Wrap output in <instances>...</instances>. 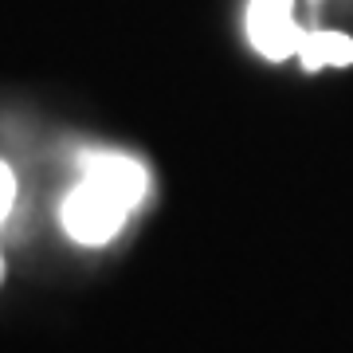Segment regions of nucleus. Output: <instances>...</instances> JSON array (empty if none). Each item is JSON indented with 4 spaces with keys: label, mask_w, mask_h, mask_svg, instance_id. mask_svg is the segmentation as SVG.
I'll return each mask as SVG.
<instances>
[{
    "label": "nucleus",
    "mask_w": 353,
    "mask_h": 353,
    "mask_svg": "<svg viewBox=\"0 0 353 353\" xmlns=\"http://www.w3.org/2000/svg\"><path fill=\"white\" fill-rule=\"evenodd\" d=\"M299 59H303L306 71H318V67H350L353 63V39L341 36V32H306L303 48H299Z\"/></svg>",
    "instance_id": "7ed1b4c3"
},
{
    "label": "nucleus",
    "mask_w": 353,
    "mask_h": 353,
    "mask_svg": "<svg viewBox=\"0 0 353 353\" xmlns=\"http://www.w3.org/2000/svg\"><path fill=\"white\" fill-rule=\"evenodd\" d=\"M12 201H16V181L8 173V165L0 161V220L12 212Z\"/></svg>",
    "instance_id": "20e7f679"
},
{
    "label": "nucleus",
    "mask_w": 353,
    "mask_h": 353,
    "mask_svg": "<svg viewBox=\"0 0 353 353\" xmlns=\"http://www.w3.org/2000/svg\"><path fill=\"white\" fill-rule=\"evenodd\" d=\"M145 196V169L126 153H87L83 181L63 201V228L79 243H106Z\"/></svg>",
    "instance_id": "f257e3e1"
},
{
    "label": "nucleus",
    "mask_w": 353,
    "mask_h": 353,
    "mask_svg": "<svg viewBox=\"0 0 353 353\" xmlns=\"http://www.w3.org/2000/svg\"><path fill=\"white\" fill-rule=\"evenodd\" d=\"M0 271H4V267H0Z\"/></svg>",
    "instance_id": "39448f33"
},
{
    "label": "nucleus",
    "mask_w": 353,
    "mask_h": 353,
    "mask_svg": "<svg viewBox=\"0 0 353 353\" xmlns=\"http://www.w3.org/2000/svg\"><path fill=\"white\" fill-rule=\"evenodd\" d=\"M248 36L267 59L299 55L306 32L294 24V0H252L248 8Z\"/></svg>",
    "instance_id": "f03ea898"
}]
</instances>
